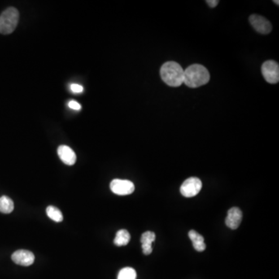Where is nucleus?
<instances>
[{"mask_svg":"<svg viewBox=\"0 0 279 279\" xmlns=\"http://www.w3.org/2000/svg\"><path fill=\"white\" fill-rule=\"evenodd\" d=\"M210 75L208 70L201 65L195 64L184 71V83L189 88H198L209 82Z\"/></svg>","mask_w":279,"mask_h":279,"instance_id":"f257e3e1","label":"nucleus"},{"mask_svg":"<svg viewBox=\"0 0 279 279\" xmlns=\"http://www.w3.org/2000/svg\"><path fill=\"white\" fill-rule=\"evenodd\" d=\"M161 77L165 84L179 87L184 83V70L175 62H167L161 67Z\"/></svg>","mask_w":279,"mask_h":279,"instance_id":"f03ea898","label":"nucleus"},{"mask_svg":"<svg viewBox=\"0 0 279 279\" xmlns=\"http://www.w3.org/2000/svg\"><path fill=\"white\" fill-rule=\"evenodd\" d=\"M19 12L14 7L4 10L0 16V33L10 34L15 31L19 22Z\"/></svg>","mask_w":279,"mask_h":279,"instance_id":"7ed1b4c3","label":"nucleus"},{"mask_svg":"<svg viewBox=\"0 0 279 279\" xmlns=\"http://www.w3.org/2000/svg\"><path fill=\"white\" fill-rule=\"evenodd\" d=\"M202 183L200 179L197 177H191L182 183L180 192L183 197L191 198L197 196L202 189Z\"/></svg>","mask_w":279,"mask_h":279,"instance_id":"20e7f679","label":"nucleus"},{"mask_svg":"<svg viewBox=\"0 0 279 279\" xmlns=\"http://www.w3.org/2000/svg\"><path fill=\"white\" fill-rule=\"evenodd\" d=\"M262 75L266 82L270 84H276L279 81V66L278 62L269 60L264 62L262 67Z\"/></svg>","mask_w":279,"mask_h":279,"instance_id":"39448f33","label":"nucleus"},{"mask_svg":"<svg viewBox=\"0 0 279 279\" xmlns=\"http://www.w3.org/2000/svg\"><path fill=\"white\" fill-rule=\"evenodd\" d=\"M110 189L113 193L119 196H127L134 192L135 186L129 180L114 179L110 183Z\"/></svg>","mask_w":279,"mask_h":279,"instance_id":"423d86ee","label":"nucleus"},{"mask_svg":"<svg viewBox=\"0 0 279 279\" xmlns=\"http://www.w3.org/2000/svg\"><path fill=\"white\" fill-rule=\"evenodd\" d=\"M250 23L255 31L262 34H268L272 30V26L266 18L262 16L253 14L249 18Z\"/></svg>","mask_w":279,"mask_h":279,"instance_id":"0eeeda50","label":"nucleus"},{"mask_svg":"<svg viewBox=\"0 0 279 279\" xmlns=\"http://www.w3.org/2000/svg\"><path fill=\"white\" fill-rule=\"evenodd\" d=\"M34 254L29 250H16L12 254V260L19 265L30 266L34 262Z\"/></svg>","mask_w":279,"mask_h":279,"instance_id":"6e6552de","label":"nucleus"},{"mask_svg":"<svg viewBox=\"0 0 279 279\" xmlns=\"http://www.w3.org/2000/svg\"><path fill=\"white\" fill-rule=\"evenodd\" d=\"M242 218V211L237 207H233L227 213L225 221L226 225L230 229H237L239 226L241 225Z\"/></svg>","mask_w":279,"mask_h":279,"instance_id":"1a4fd4ad","label":"nucleus"},{"mask_svg":"<svg viewBox=\"0 0 279 279\" xmlns=\"http://www.w3.org/2000/svg\"><path fill=\"white\" fill-rule=\"evenodd\" d=\"M58 154L60 159L67 165H73L76 162V154L70 147L61 145L58 149Z\"/></svg>","mask_w":279,"mask_h":279,"instance_id":"9d476101","label":"nucleus"},{"mask_svg":"<svg viewBox=\"0 0 279 279\" xmlns=\"http://www.w3.org/2000/svg\"><path fill=\"white\" fill-rule=\"evenodd\" d=\"M156 236L154 232L147 231L141 236V242L142 244L143 253L145 255H149L152 253V244L155 241Z\"/></svg>","mask_w":279,"mask_h":279,"instance_id":"9b49d317","label":"nucleus"},{"mask_svg":"<svg viewBox=\"0 0 279 279\" xmlns=\"http://www.w3.org/2000/svg\"><path fill=\"white\" fill-rule=\"evenodd\" d=\"M189 237L193 242V247L198 252H202L206 250V245L204 242V237L202 235L197 233L196 230H190L189 232Z\"/></svg>","mask_w":279,"mask_h":279,"instance_id":"f8f14e48","label":"nucleus"},{"mask_svg":"<svg viewBox=\"0 0 279 279\" xmlns=\"http://www.w3.org/2000/svg\"><path fill=\"white\" fill-rule=\"evenodd\" d=\"M131 241V235L127 230H120L118 231L114 239V244L116 246H126Z\"/></svg>","mask_w":279,"mask_h":279,"instance_id":"ddd939ff","label":"nucleus"},{"mask_svg":"<svg viewBox=\"0 0 279 279\" xmlns=\"http://www.w3.org/2000/svg\"><path fill=\"white\" fill-rule=\"evenodd\" d=\"M14 210V203L11 198L6 196L0 197V212L9 214Z\"/></svg>","mask_w":279,"mask_h":279,"instance_id":"4468645a","label":"nucleus"},{"mask_svg":"<svg viewBox=\"0 0 279 279\" xmlns=\"http://www.w3.org/2000/svg\"><path fill=\"white\" fill-rule=\"evenodd\" d=\"M47 215L50 219L55 222H62L63 220V215L59 209L56 208L54 206H50L47 208Z\"/></svg>","mask_w":279,"mask_h":279,"instance_id":"2eb2a0df","label":"nucleus"},{"mask_svg":"<svg viewBox=\"0 0 279 279\" xmlns=\"http://www.w3.org/2000/svg\"><path fill=\"white\" fill-rule=\"evenodd\" d=\"M137 273L133 268H124L119 271L117 279H136Z\"/></svg>","mask_w":279,"mask_h":279,"instance_id":"dca6fc26","label":"nucleus"},{"mask_svg":"<svg viewBox=\"0 0 279 279\" xmlns=\"http://www.w3.org/2000/svg\"><path fill=\"white\" fill-rule=\"evenodd\" d=\"M70 89H71V91L72 93L79 94V93H82L84 88H83L82 85L73 83V84H71V86H70Z\"/></svg>","mask_w":279,"mask_h":279,"instance_id":"f3484780","label":"nucleus"},{"mask_svg":"<svg viewBox=\"0 0 279 279\" xmlns=\"http://www.w3.org/2000/svg\"><path fill=\"white\" fill-rule=\"evenodd\" d=\"M68 106H69V108H71V110H77V111L81 110L82 108L81 105L79 104V102L75 100L70 101V102H68Z\"/></svg>","mask_w":279,"mask_h":279,"instance_id":"a211bd4d","label":"nucleus"},{"mask_svg":"<svg viewBox=\"0 0 279 279\" xmlns=\"http://www.w3.org/2000/svg\"><path fill=\"white\" fill-rule=\"evenodd\" d=\"M219 2H220L218 0H208V1H206V3L208 4L209 6L211 8L216 7Z\"/></svg>","mask_w":279,"mask_h":279,"instance_id":"6ab92c4d","label":"nucleus"},{"mask_svg":"<svg viewBox=\"0 0 279 279\" xmlns=\"http://www.w3.org/2000/svg\"><path fill=\"white\" fill-rule=\"evenodd\" d=\"M275 3L277 4L278 6H279V1H274Z\"/></svg>","mask_w":279,"mask_h":279,"instance_id":"aec40b11","label":"nucleus"}]
</instances>
